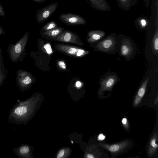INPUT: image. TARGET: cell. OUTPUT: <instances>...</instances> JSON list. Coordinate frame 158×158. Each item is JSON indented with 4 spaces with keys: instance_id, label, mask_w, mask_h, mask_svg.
<instances>
[{
    "instance_id": "obj_1",
    "label": "cell",
    "mask_w": 158,
    "mask_h": 158,
    "mask_svg": "<svg viewBox=\"0 0 158 158\" xmlns=\"http://www.w3.org/2000/svg\"><path fill=\"white\" fill-rule=\"evenodd\" d=\"M29 33L27 31L23 37L14 44H10L7 50L9 58L13 63L20 61L23 59L26 53L25 47L28 41Z\"/></svg>"
},
{
    "instance_id": "obj_2",
    "label": "cell",
    "mask_w": 158,
    "mask_h": 158,
    "mask_svg": "<svg viewBox=\"0 0 158 158\" xmlns=\"http://www.w3.org/2000/svg\"><path fill=\"white\" fill-rule=\"evenodd\" d=\"M54 48L58 52L77 58L83 57L89 53V51L82 48L70 45L57 44L54 45Z\"/></svg>"
},
{
    "instance_id": "obj_3",
    "label": "cell",
    "mask_w": 158,
    "mask_h": 158,
    "mask_svg": "<svg viewBox=\"0 0 158 158\" xmlns=\"http://www.w3.org/2000/svg\"><path fill=\"white\" fill-rule=\"evenodd\" d=\"M16 74V83L22 92L26 90L34 81L33 76L28 72L20 69L17 71Z\"/></svg>"
},
{
    "instance_id": "obj_4",
    "label": "cell",
    "mask_w": 158,
    "mask_h": 158,
    "mask_svg": "<svg viewBox=\"0 0 158 158\" xmlns=\"http://www.w3.org/2000/svg\"><path fill=\"white\" fill-rule=\"evenodd\" d=\"M55 41L73 44L79 46L84 45L79 36L75 33L68 30H64L55 39Z\"/></svg>"
},
{
    "instance_id": "obj_5",
    "label": "cell",
    "mask_w": 158,
    "mask_h": 158,
    "mask_svg": "<svg viewBox=\"0 0 158 158\" xmlns=\"http://www.w3.org/2000/svg\"><path fill=\"white\" fill-rule=\"evenodd\" d=\"M58 5V2H56L38 10L36 14L37 22L39 23H42L48 19L56 10Z\"/></svg>"
},
{
    "instance_id": "obj_6",
    "label": "cell",
    "mask_w": 158,
    "mask_h": 158,
    "mask_svg": "<svg viewBox=\"0 0 158 158\" xmlns=\"http://www.w3.org/2000/svg\"><path fill=\"white\" fill-rule=\"evenodd\" d=\"M59 17L61 22L68 25H85L87 23L86 20L83 17L71 13L61 14Z\"/></svg>"
},
{
    "instance_id": "obj_7",
    "label": "cell",
    "mask_w": 158,
    "mask_h": 158,
    "mask_svg": "<svg viewBox=\"0 0 158 158\" xmlns=\"http://www.w3.org/2000/svg\"><path fill=\"white\" fill-rule=\"evenodd\" d=\"M115 44V38L113 36H110L98 43L96 48L100 51L105 52H109L113 50Z\"/></svg>"
},
{
    "instance_id": "obj_8",
    "label": "cell",
    "mask_w": 158,
    "mask_h": 158,
    "mask_svg": "<svg viewBox=\"0 0 158 158\" xmlns=\"http://www.w3.org/2000/svg\"><path fill=\"white\" fill-rule=\"evenodd\" d=\"M117 80V77L114 75L108 76L102 79L99 92L100 94H102L104 91L111 90Z\"/></svg>"
},
{
    "instance_id": "obj_9",
    "label": "cell",
    "mask_w": 158,
    "mask_h": 158,
    "mask_svg": "<svg viewBox=\"0 0 158 158\" xmlns=\"http://www.w3.org/2000/svg\"><path fill=\"white\" fill-rule=\"evenodd\" d=\"M128 141L122 142L120 143L113 144L100 143V145L105 148L112 153H117L125 148L129 145Z\"/></svg>"
},
{
    "instance_id": "obj_10",
    "label": "cell",
    "mask_w": 158,
    "mask_h": 158,
    "mask_svg": "<svg viewBox=\"0 0 158 158\" xmlns=\"http://www.w3.org/2000/svg\"><path fill=\"white\" fill-rule=\"evenodd\" d=\"M93 8L97 10L104 11H109L111 7L106 0H87Z\"/></svg>"
},
{
    "instance_id": "obj_11",
    "label": "cell",
    "mask_w": 158,
    "mask_h": 158,
    "mask_svg": "<svg viewBox=\"0 0 158 158\" xmlns=\"http://www.w3.org/2000/svg\"><path fill=\"white\" fill-rule=\"evenodd\" d=\"M105 35V32L103 31L94 30L89 31L87 35V41L91 43L101 39Z\"/></svg>"
},
{
    "instance_id": "obj_12",
    "label": "cell",
    "mask_w": 158,
    "mask_h": 158,
    "mask_svg": "<svg viewBox=\"0 0 158 158\" xmlns=\"http://www.w3.org/2000/svg\"><path fill=\"white\" fill-rule=\"evenodd\" d=\"M13 151L14 154L19 158H27L29 156L30 148L26 144H22L14 148Z\"/></svg>"
},
{
    "instance_id": "obj_13",
    "label": "cell",
    "mask_w": 158,
    "mask_h": 158,
    "mask_svg": "<svg viewBox=\"0 0 158 158\" xmlns=\"http://www.w3.org/2000/svg\"><path fill=\"white\" fill-rule=\"evenodd\" d=\"M149 79L148 78L146 79L139 89L134 101V105L135 106L138 105L141 102L142 99L145 93Z\"/></svg>"
},
{
    "instance_id": "obj_14",
    "label": "cell",
    "mask_w": 158,
    "mask_h": 158,
    "mask_svg": "<svg viewBox=\"0 0 158 158\" xmlns=\"http://www.w3.org/2000/svg\"><path fill=\"white\" fill-rule=\"evenodd\" d=\"M64 28L61 27H57L52 30L41 33L42 37L48 39L54 40L63 32Z\"/></svg>"
},
{
    "instance_id": "obj_15",
    "label": "cell",
    "mask_w": 158,
    "mask_h": 158,
    "mask_svg": "<svg viewBox=\"0 0 158 158\" xmlns=\"http://www.w3.org/2000/svg\"><path fill=\"white\" fill-rule=\"evenodd\" d=\"M157 133L156 132L152 136L149 142L148 153L149 156H152L156 152L158 148Z\"/></svg>"
},
{
    "instance_id": "obj_16",
    "label": "cell",
    "mask_w": 158,
    "mask_h": 158,
    "mask_svg": "<svg viewBox=\"0 0 158 158\" xmlns=\"http://www.w3.org/2000/svg\"><path fill=\"white\" fill-rule=\"evenodd\" d=\"M122 41L121 48V53L122 55L127 57L132 52L133 48L131 44L126 39Z\"/></svg>"
},
{
    "instance_id": "obj_17",
    "label": "cell",
    "mask_w": 158,
    "mask_h": 158,
    "mask_svg": "<svg viewBox=\"0 0 158 158\" xmlns=\"http://www.w3.org/2000/svg\"><path fill=\"white\" fill-rule=\"evenodd\" d=\"M138 0H116L119 7L122 9L128 11L135 6Z\"/></svg>"
},
{
    "instance_id": "obj_18",
    "label": "cell",
    "mask_w": 158,
    "mask_h": 158,
    "mask_svg": "<svg viewBox=\"0 0 158 158\" xmlns=\"http://www.w3.org/2000/svg\"><path fill=\"white\" fill-rule=\"evenodd\" d=\"M152 47L154 53L158 56V26H156L155 32L152 40Z\"/></svg>"
},
{
    "instance_id": "obj_19",
    "label": "cell",
    "mask_w": 158,
    "mask_h": 158,
    "mask_svg": "<svg viewBox=\"0 0 158 158\" xmlns=\"http://www.w3.org/2000/svg\"><path fill=\"white\" fill-rule=\"evenodd\" d=\"M57 27V24L56 22L51 21L47 23L42 27L41 31V33L52 30Z\"/></svg>"
},
{
    "instance_id": "obj_20",
    "label": "cell",
    "mask_w": 158,
    "mask_h": 158,
    "mask_svg": "<svg viewBox=\"0 0 158 158\" xmlns=\"http://www.w3.org/2000/svg\"><path fill=\"white\" fill-rule=\"evenodd\" d=\"M136 24L142 28H144L148 25L149 20L144 17H140L137 18L135 20Z\"/></svg>"
},
{
    "instance_id": "obj_21",
    "label": "cell",
    "mask_w": 158,
    "mask_h": 158,
    "mask_svg": "<svg viewBox=\"0 0 158 158\" xmlns=\"http://www.w3.org/2000/svg\"><path fill=\"white\" fill-rule=\"evenodd\" d=\"M42 50L48 55H51L53 52L50 44L48 43L43 44L41 46Z\"/></svg>"
},
{
    "instance_id": "obj_22",
    "label": "cell",
    "mask_w": 158,
    "mask_h": 158,
    "mask_svg": "<svg viewBox=\"0 0 158 158\" xmlns=\"http://www.w3.org/2000/svg\"><path fill=\"white\" fill-rule=\"evenodd\" d=\"M57 64L58 67L62 70L66 69V65L63 60H60L58 61Z\"/></svg>"
},
{
    "instance_id": "obj_23",
    "label": "cell",
    "mask_w": 158,
    "mask_h": 158,
    "mask_svg": "<svg viewBox=\"0 0 158 158\" xmlns=\"http://www.w3.org/2000/svg\"><path fill=\"white\" fill-rule=\"evenodd\" d=\"M122 123L126 129H128L129 127V124L128 121L126 118H124L122 120Z\"/></svg>"
},
{
    "instance_id": "obj_24",
    "label": "cell",
    "mask_w": 158,
    "mask_h": 158,
    "mask_svg": "<svg viewBox=\"0 0 158 158\" xmlns=\"http://www.w3.org/2000/svg\"><path fill=\"white\" fill-rule=\"evenodd\" d=\"M6 76V74L4 73L0 76V87L3 84Z\"/></svg>"
},
{
    "instance_id": "obj_25",
    "label": "cell",
    "mask_w": 158,
    "mask_h": 158,
    "mask_svg": "<svg viewBox=\"0 0 158 158\" xmlns=\"http://www.w3.org/2000/svg\"><path fill=\"white\" fill-rule=\"evenodd\" d=\"M5 14L4 10L0 3V16L4 18L5 16Z\"/></svg>"
},
{
    "instance_id": "obj_26",
    "label": "cell",
    "mask_w": 158,
    "mask_h": 158,
    "mask_svg": "<svg viewBox=\"0 0 158 158\" xmlns=\"http://www.w3.org/2000/svg\"><path fill=\"white\" fill-rule=\"evenodd\" d=\"M4 64L3 60H0V76L4 73H5L4 71H2L3 69H4Z\"/></svg>"
},
{
    "instance_id": "obj_27",
    "label": "cell",
    "mask_w": 158,
    "mask_h": 158,
    "mask_svg": "<svg viewBox=\"0 0 158 158\" xmlns=\"http://www.w3.org/2000/svg\"><path fill=\"white\" fill-rule=\"evenodd\" d=\"M106 138V136L102 133L100 134L98 137V139L99 141H102L104 140Z\"/></svg>"
},
{
    "instance_id": "obj_28",
    "label": "cell",
    "mask_w": 158,
    "mask_h": 158,
    "mask_svg": "<svg viewBox=\"0 0 158 158\" xmlns=\"http://www.w3.org/2000/svg\"><path fill=\"white\" fill-rule=\"evenodd\" d=\"M64 151L63 149L59 151L57 156V158H60L62 157L64 154Z\"/></svg>"
},
{
    "instance_id": "obj_29",
    "label": "cell",
    "mask_w": 158,
    "mask_h": 158,
    "mask_svg": "<svg viewBox=\"0 0 158 158\" xmlns=\"http://www.w3.org/2000/svg\"><path fill=\"white\" fill-rule=\"evenodd\" d=\"M143 1L146 7L148 9L149 7L150 0H143Z\"/></svg>"
},
{
    "instance_id": "obj_30",
    "label": "cell",
    "mask_w": 158,
    "mask_h": 158,
    "mask_svg": "<svg viewBox=\"0 0 158 158\" xmlns=\"http://www.w3.org/2000/svg\"><path fill=\"white\" fill-rule=\"evenodd\" d=\"M5 34V32L3 28L0 26V35H4Z\"/></svg>"
},
{
    "instance_id": "obj_31",
    "label": "cell",
    "mask_w": 158,
    "mask_h": 158,
    "mask_svg": "<svg viewBox=\"0 0 158 158\" xmlns=\"http://www.w3.org/2000/svg\"><path fill=\"white\" fill-rule=\"evenodd\" d=\"M33 1L35 2H37L39 3H40L41 2H44L46 0H32Z\"/></svg>"
},
{
    "instance_id": "obj_32",
    "label": "cell",
    "mask_w": 158,
    "mask_h": 158,
    "mask_svg": "<svg viewBox=\"0 0 158 158\" xmlns=\"http://www.w3.org/2000/svg\"><path fill=\"white\" fill-rule=\"evenodd\" d=\"M75 85H76V86L77 87H79L81 86V82L80 81H78L76 82Z\"/></svg>"
},
{
    "instance_id": "obj_33",
    "label": "cell",
    "mask_w": 158,
    "mask_h": 158,
    "mask_svg": "<svg viewBox=\"0 0 158 158\" xmlns=\"http://www.w3.org/2000/svg\"><path fill=\"white\" fill-rule=\"evenodd\" d=\"M87 157L88 158H94L95 157L93 155L90 154H88L87 155Z\"/></svg>"
},
{
    "instance_id": "obj_34",
    "label": "cell",
    "mask_w": 158,
    "mask_h": 158,
    "mask_svg": "<svg viewBox=\"0 0 158 158\" xmlns=\"http://www.w3.org/2000/svg\"><path fill=\"white\" fill-rule=\"evenodd\" d=\"M2 51L0 48V60H2Z\"/></svg>"
},
{
    "instance_id": "obj_35",
    "label": "cell",
    "mask_w": 158,
    "mask_h": 158,
    "mask_svg": "<svg viewBox=\"0 0 158 158\" xmlns=\"http://www.w3.org/2000/svg\"><path fill=\"white\" fill-rule=\"evenodd\" d=\"M71 142H72V143H73V141L72 140Z\"/></svg>"
}]
</instances>
